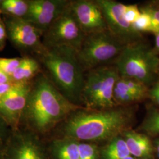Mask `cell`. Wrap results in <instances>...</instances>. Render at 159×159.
I'll list each match as a JSON object with an SVG mask.
<instances>
[{
  "mask_svg": "<svg viewBox=\"0 0 159 159\" xmlns=\"http://www.w3.org/2000/svg\"><path fill=\"white\" fill-rule=\"evenodd\" d=\"M154 144H155V147H156V152H157V156H158V157H159V138L155 140Z\"/></svg>",
  "mask_w": 159,
  "mask_h": 159,
  "instance_id": "obj_33",
  "label": "cell"
},
{
  "mask_svg": "<svg viewBox=\"0 0 159 159\" xmlns=\"http://www.w3.org/2000/svg\"><path fill=\"white\" fill-rule=\"evenodd\" d=\"M68 0H29V12L24 19L44 33L70 4Z\"/></svg>",
  "mask_w": 159,
  "mask_h": 159,
  "instance_id": "obj_12",
  "label": "cell"
},
{
  "mask_svg": "<svg viewBox=\"0 0 159 159\" xmlns=\"http://www.w3.org/2000/svg\"><path fill=\"white\" fill-rule=\"evenodd\" d=\"M79 141L63 137L54 140L50 144V151L53 159H79Z\"/></svg>",
  "mask_w": 159,
  "mask_h": 159,
  "instance_id": "obj_15",
  "label": "cell"
},
{
  "mask_svg": "<svg viewBox=\"0 0 159 159\" xmlns=\"http://www.w3.org/2000/svg\"><path fill=\"white\" fill-rule=\"evenodd\" d=\"M29 0H0L2 16L24 18L28 14Z\"/></svg>",
  "mask_w": 159,
  "mask_h": 159,
  "instance_id": "obj_18",
  "label": "cell"
},
{
  "mask_svg": "<svg viewBox=\"0 0 159 159\" xmlns=\"http://www.w3.org/2000/svg\"><path fill=\"white\" fill-rule=\"evenodd\" d=\"M120 74L115 66H103L88 71L82 92L86 108L102 110L116 107L113 92Z\"/></svg>",
  "mask_w": 159,
  "mask_h": 159,
  "instance_id": "obj_5",
  "label": "cell"
},
{
  "mask_svg": "<svg viewBox=\"0 0 159 159\" xmlns=\"http://www.w3.org/2000/svg\"><path fill=\"white\" fill-rule=\"evenodd\" d=\"M133 27L140 34L145 32H151L152 20L150 16L147 12L141 11L140 16L133 24Z\"/></svg>",
  "mask_w": 159,
  "mask_h": 159,
  "instance_id": "obj_25",
  "label": "cell"
},
{
  "mask_svg": "<svg viewBox=\"0 0 159 159\" xmlns=\"http://www.w3.org/2000/svg\"><path fill=\"white\" fill-rule=\"evenodd\" d=\"M33 81L14 83L11 89L0 100V116L11 128H20Z\"/></svg>",
  "mask_w": 159,
  "mask_h": 159,
  "instance_id": "obj_11",
  "label": "cell"
},
{
  "mask_svg": "<svg viewBox=\"0 0 159 159\" xmlns=\"http://www.w3.org/2000/svg\"><path fill=\"white\" fill-rule=\"evenodd\" d=\"M22 58L0 57V69L10 77L21 64Z\"/></svg>",
  "mask_w": 159,
  "mask_h": 159,
  "instance_id": "obj_24",
  "label": "cell"
},
{
  "mask_svg": "<svg viewBox=\"0 0 159 159\" xmlns=\"http://www.w3.org/2000/svg\"><path fill=\"white\" fill-rule=\"evenodd\" d=\"M104 17L108 31L125 45L141 41L142 34L125 17V5L114 0H96Z\"/></svg>",
  "mask_w": 159,
  "mask_h": 159,
  "instance_id": "obj_10",
  "label": "cell"
},
{
  "mask_svg": "<svg viewBox=\"0 0 159 159\" xmlns=\"http://www.w3.org/2000/svg\"><path fill=\"white\" fill-rule=\"evenodd\" d=\"M155 35V48L154 50L158 54L159 53V33Z\"/></svg>",
  "mask_w": 159,
  "mask_h": 159,
  "instance_id": "obj_32",
  "label": "cell"
},
{
  "mask_svg": "<svg viewBox=\"0 0 159 159\" xmlns=\"http://www.w3.org/2000/svg\"><path fill=\"white\" fill-rule=\"evenodd\" d=\"M12 83L11 78L0 69V84Z\"/></svg>",
  "mask_w": 159,
  "mask_h": 159,
  "instance_id": "obj_31",
  "label": "cell"
},
{
  "mask_svg": "<svg viewBox=\"0 0 159 159\" xmlns=\"http://www.w3.org/2000/svg\"><path fill=\"white\" fill-rule=\"evenodd\" d=\"M142 130L151 136L159 135V110H150L143 123Z\"/></svg>",
  "mask_w": 159,
  "mask_h": 159,
  "instance_id": "obj_20",
  "label": "cell"
},
{
  "mask_svg": "<svg viewBox=\"0 0 159 159\" xmlns=\"http://www.w3.org/2000/svg\"><path fill=\"white\" fill-rule=\"evenodd\" d=\"M85 36L69 6L44 33L43 43L46 48L68 46L79 50Z\"/></svg>",
  "mask_w": 159,
  "mask_h": 159,
  "instance_id": "obj_8",
  "label": "cell"
},
{
  "mask_svg": "<svg viewBox=\"0 0 159 159\" xmlns=\"http://www.w3.org/2000/svg\"><path fill=\"white\" fill-rule=\"evenodd\" d=\"M125 46L108 30L88 34L78 50V58L84 71H89L115 60Z\"/></svg>",
  "mask_w": 159,
  "mask_h": 159,
  "instance_id": "obj_6",
  "label": "cell"
},
{
  "mask_svg": "<svg viewBox=\"0 0 159 159\" xmlns=\"http://www.w3.org/2000/svg\"><path fill=\"white\" fill-rule=\"evenodd\" d=\"M133 119V112L131 108L92 110L81 107L64 121L63 137L79 142L111 140L127 131Z\"/></svg>",
  "mask_w": 159,
  "mask_h": 159,
  "instance_id": "obj_2",
  "label": "cell"
},
{
  "mask_svg": "<svg viewBox=\"0 0 159 159\" xmlns=\"http://www.w3.org/2000/svg\"><path fill=\"white\" fill-rule=\"evenodd\" d=\"M70 8L85 35L108 30L102 11L96 1H71Z\"/></svg>",
  "mask_w": 159,
  "mask_h": 159,
  "instance_id": "obj_13",
  "label": "cell"
},
{
  "mask_svg": "<svg viewBox=\"0 0 159 159\" xmlns=\"http://www.w3.org/2000/svg\"><path fill=\"white\" fill-rule=\"evenodd\" d=\"M8 40L23 56L38 58L47 48L43 43L44 33L24 18L2 16Z\"/></svg>",
  "mask_w": 159,
  "mask_h": 159,
  "instance_id": "obj_7",
  "label": "cell"
},
{
  "mask_svg": "<svg viewBox=\"0 0 159 159\" xmlns=\"http://www.w3.org/2000/svg\"><path fill=\"white\" fill-rule=\"evenodd\" d=\"M7 40L8 35L6 25L2 20L0 21V51H2L4 49Z\"/></svg>",
  "mask_w": 159,
  "mask_h": 159,
  "instance_id": "obj_29",
  "label": "cell"
},
{
  "mask_svg": "<svg viewBox=\"0 0 159 159\" xmlns=\"http://www.w3.org/2000/svg\"><path fill=\"white\" fill-rule=\"evenodd\" d=\"M120 76L151 85L159 73V57L154 49L142 41L126 45L115 60Z\"/></svg>",
  "mask_w": 159,
  "mask_h": 159,
  "instance_id": "obj_4",
  "label": "cell"
},
{
  "mask_svg": "<svg viewBox=\"0 0 159 159\" xmlns=\"http://www.w3.org/2000/svg\"><path fill=\"white\" fill-rule=\"evenodd\" d=\"M141 15V11L137 5H127L125 8V20L133 25Z\"/></svg>",
  "mask_w": 159,
  "mask_h": 159,
  "instance_id": "obj_27",
  "label": "cell"
},
{
  "mask_svg": "<svg viewBox=\"0 0 159 159\" xmlns=\"http://www.w3.org/2000/svg\"><path fill=\"white\" fill-rule=\"evenodd\" d=\"M79 159H100V154L96 145L79 142Z\"/></svg>",
  "mask_w": 159,
  "mask_h": 159,
  "instance_id": "obj_22",
  "label": "cell"
},
{
  "mask_svg": "<svg viewBox=\"0 0 159 159\" xmlns=\"http://www.w3.org/2000/svg\"><path fill=\"white\" fill-rule=\"evenodd\" d=\"M130 156L124 138L115 137L107 146L103 148L100 154L102 159H123Z\"/></svg>",
  "mask_w": 159,
  "mask_h": 159,
  "instance_id": "obj_17",
  "label": "cell"
},
{
  "mask_svg": "<svg viewBox=\"0 0 159 159\" xmlns=\"http://www.w3.org/2000/svg\"><path fill=\"white\" fill-rule=\"evenodd\" d=\"M12 132L11 128L0 116V153L5 146Z\"/></svg>",
  "mask_w": 159,
  "mask_h": 159,
  "instance_id": "obj_26",
  "label": "cell"
},
{
  "mask_svg": "<svg viewBox=\"0 0 159 159\" xmlns=\"http://www.w3.org/2000/svg\"><path fill=\"white\" fill-rule=\"evenodd\" d=\"M14 83L0 84V100L11 89Z\"/></svg>",
  "mask_w": 159,
  "mask_h": 159,
  "instance_id": "obj_30",
  "label": "cell"
},
{
  "mask_svg": "<svg viewBox=\"0 0 159 159\" xmlns=\"http://www.w3.org/2000/svg\"><path fill=\"white\" fill-rule=\"evenodd\" d=\"M148 97H149L156 104L159 106V74L152 87L148 89Z\"/></svg>",
  "mask_w": 159,
  "mask_h": 159,
  "instance_id": "obj_28",
  "label": "cell"
},
{
  "mask_svg": "<svg viewBox=\"0 0 159 159\" xmlns=\"http://www.w3.org/2000/svg\"><path fill=\"white\" fill-rule=\"evenodd\" d=\"M43 72L39 60L32 56H23L21 64L12 75V83L31 81Z\"/></svg>",
  "mask_w": 159,
  "mask_h": 159,
  "instance_id": "obj_16",
  "label": "cell"
},
{
  "mask_svg": "<svg viewBox=\"0 0 159 159\" xmlns=\"http://www.w3.org/2000/svg\"><path fill=\"white\" fill-rule=\"evenodd\" d=\"M141 11L147 12L152 20L151 33L154 34L159 33V7L153 5H148L140 8Z\"/></svg>",
  "mask_w": 159,
  "mask_h": 159,
  "instance_id": "obj_23",
  "label": "cell"
},
{
  "mask_svg": "<svg viewBox=\"0 0 159 159\" xmlns=\"http://www.w3.org/2000/svg\"><path fill=\"white\" fill-rule=\"evenodd\" d=\"M0 159H48L40 135L26 128L12 130Z\"/></svg>",
  "mask_w": 159,
  "mask_h": 159,
  "instance_id": "obj_9",
  "label": "cell"
},
{
  "mask_svg": "<svg viewBox=\"0 0 159 159\" xmlns=\"http://www.w3.org/2000/svg\"><path fill=\"white\" fill-rule=\"evenodd\" d=\"M1 11H0V21L2 20V17L1 16Z\"/></svg>",
  "mask_w": 159,
  "mask_h": 159,
  "instance_id": "obj_35",
  "label": "cell"
},
{
  "mask_svg": "<svg viewBox=\"0 0 159 159\" xmlns=\"http://www.w3.org/2000/svg\"><path fill=\"white\" fill-rule=\"evenodd\" d=\"M123 134L130 155L140 159L152 157L154 148L148 137L133 131H125Z\"/></svg>",
  "mask_w": 159,
  "mask_h": 159,
  "instance_id": "obj_14",
  "label": "cell"
},
{
  "mask_svg": "<svg viewBox=\"0 0 159 159\" xmlns=\"http://www.w3.org/2000/svg\"><path fill=\"white\" fill-rule=\"evenodd\" d=\"M117 84L125 88L136 98L137 102L148 96V86L136 80L125 78L120 76Z\"/></svg>",
  "mask_w": 159,
  "mask_h": 159,
  "instance_id": "obj_19",
  "label": "cell"
},
{
  "mask_svg": "<svg viewBox=\"0 0 159 159\" xmlns=\"http://www.w3.org/2000/svg\"><path fill=\"white\" fill-rule=\"evenodd\" d=\"M37 59L46 68V75L58 90L70 102L81 106L85 74L78 50L68 46L47 48Z\"/></svg>",
  "mask_w": 159,
  "mask_h": 159,
  "instance_id": "obj_3",
  "label": "cell"
},
{
  "mask_svg": "<svg viewBox=\"0 0 159 159\" xmlns=\"http://www.w3.org/2000/svg\"><path fill=\"white\" fill-rule=\"evenodd\" d=\"M113 98L116 106L128 105L137 102L136 98L129 91L125 88L117 84V83L114 89Z\"/></svg>",
  "mask_w": 159,
  "mask_h": 159,
  "instance_id": "obj_21",
  "label": "cell"
},
{
  "mask_svg": "<svg viewBox=\"0 0 159 159\" xmlns=\"http://www.w3.org/2000/svg\"><path fill=\"white\" fill-rule=\"evenodd\" d=\"M134 159L133 157H131V156H128V157H125V159Z\"/></svg>",
  "mask_w": 159,
  "mask_h": 159,
  "instance_id": "obj_34",
  "label": "cell"
},
{
  "mask_svg": "<svg viewBox=\"0 0 159 159\" xmlns=\"http://www.w3.org/2000/svg\"><path fill=\"white\" fill-rule=\"evenodd\" d=\"M81 107L70 102L46 74L41 72L33 80L20 127L40 136L51 130Z\"/></svg>",
  "mask_w": 159,
  "mask_h": 159,
  "instance_id": "obj_1",
  "label": "cell"
}]
</instances>
